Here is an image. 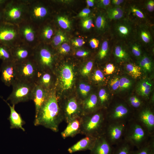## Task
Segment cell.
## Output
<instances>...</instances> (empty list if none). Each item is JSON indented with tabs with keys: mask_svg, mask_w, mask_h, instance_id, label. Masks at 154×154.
Wrapping results in <instances>:
<instances>
[{
	"mask_svg": "<svg viewBox=\"0 0 154 154\" xmlns=\"http://www.w3.org/2000/svg\"><path fill=\"white\" fill-rule=\"evenodd\" d=\"M63 120L55 92L52 91L35 116L34 125H41L57 132L59 125Z\"/></svg>",
	"mask_w": 154,
	"mask_h": 154,
	"instance_id": "cell-1",
	"label": "cell"
},
{
	"mask_svg": "<svg viewBox=\"0 0 154 154\" xmlns=\"http://www.w3.org/2000/svg\"><path fill=\"white\" fill-rule=\"evenodd\" d=\"M80 134L98 138L104 135L108 124L106 112L98 110L81 117Z\"/></svg>",
	"mask_w": 154,
	"mask_h": 154,
	"instance_id": "cell-2",
	"label": "cell"
},
{
	"mask_svg": "<svg viewBox=\"0 0 154 154\" xmlns=\"http://www.w3.org/2000/svg\"><path fill=\"white\" fill-rule=\"evenodd\" d=\"M151 136L146 128L134 118L127 122L123 139L138 149L149 140Z\"/></svg>",
	"mask_w": 154,
	"mask_h": 154,
	"instance_id": "cell-3",
	"label": "cell"
},
{
	"mask_svg": "<svg viewBox=\"0 0 154 154\" xmlns=\"http://www.w3.org/2000/svg\"><path fill=\"white\" fill-rule=\"evenodd\" d=\"M29 0H8L3 9V21L18 25L27 19Z\"/></svg>",
	"mask_w": 154,
	"mask_h": 154,
	"instance_id": "cell-4",
	"label": "cell"
},
{
	"mask_svg": "<svg viewBox=\"0 0 154 154\" xmlns=\"http://www.w3.org/2000/svg\"><path fill=\"white\" fill-rule=\"evenodd\" d=\"M35 83L16 80L12 84V91L6 100L12 105L32 100Z\"/></svg>",
	"mask_w": 154,
	"mask_h": 154,
	"instance_id": "cell-5",
	"label": "cell"
},
{
	"mask_svg": "<svg viewBox=\"0 0 154 154\" xmlns=\"http://www.w3.org/2000/svg\"><path fill=\"white\" fill-rule=\"evenodd\" d=\"M16 63V80L35 84L40 71L33 56Z\"/></svg>",
	"mask_w": 154,
	"mask_h": 154,
	"instance_id": "cell-6",
	"label": "cell"
},
{
	"mask_svg": "<svg viewBox=\"0 0 154 154\" xmlns=\"http://www.w3.org/2000/svg\"><path fill=\"white\" fill-rule=\"evenodd\" d=\"M18 26L21 42L34 49L40 43L38 38L39 26L28 19Z\"/></svg>",
	"mask_w": 154,
	"mask_h": 154,
	"instance_id": "cell-7",
	"label": "cell"
},
{
	"mask_svg": "<svg viewBox=\"0 0 154 154\" xmlns=\"http://www.w3.org/2000/svg\"><path fill=\"white\" fill-rule=\"evenodd\" d=\"M127 105L122 102L116 103L106 112L108 122L127 123L133 118L135 112Z\"/></svg>",
	"mask_w": 154,
	"mask_h": 154,
	"instance_id": "cell-8",
	"label": "cell"
},
{
	"mask_svg": "<svg viewBox=\"0 0 154 154\" xmlns=\"http://www.w3.org/2000/svg\"><path fill=\"white\" fill-rule=\"evenodd\" d=\"M20 42L18 25L3 21L0 23V44L11 48Z\"/></svg>",
	"mask_w": 154,
	"mask_h": 154,
	"instance_id": "cell-9",
	"label": "cell"
},
{
	"mask_svg": "<svg viewBox=\"0 0 154 154\" xmlns=\"http://www.w3.org/2000/svg\"><path fill=\"white\" fill-rule=\"evenodd\" d=\"M40 43L34 49L33 58L40 72L46 69H50L52 66L54 58L50 49Z\"/></svg>",
	"mask_w": 154,
	"mask_h": 154,
	"instance_id": "cell-10",
	"label": "cell"
},
{
	"mask_svg": "<svg viewBox=\"0 0 154 154\" xmlns=\"http://www.w3.org/2000/svg\"><path fill=\"white\" fill-rule=\"evenodd\" d=\"M49 13L48 8L40 1L29 0L27 19L38 26L42 24Z\"/></svg>",
	"mask_w": 154,
	"mask_h": 154,
	"instance_id": "cell-11",
	"label": "cell"
},
{
	"mask_svg": "<svg viewBox=\"0 0 154 154\" xmlns=\"http://www.w3.org/2000/svg\"><path fill=\"white\" fill-rule=\"evenodd\" d=\"M127 123H108L104 135L113 146L117 144L123 139Z\"/></svg>",
	"mask_w": 154,
	"mask_h": 154,
	"instance_id": "cell-12",
	"label": "cell"
},
{
	"mask_svg": "<svg viewBox=\"0 0 154 154\" xmlns=\"http://www.w3.org/2000/svg\"><path fill=\"white\" fill-rule=\"evenodd\" d=\"M144 107L134 112L133 118L146 128L151 136H154L153 111L150 107Z\"/></svg>",
	"mask_w": 154,
	"mask_h": 154,
	"instance_id": "cell-13",
	"label": "cell"
},
{
	"mask_svg": "<svg viewBox=\"0 0 154 154\" xmlns=\"http://www.w3.org/2000/svg\"><path fill=\"white\" fill-rule=\"evenodd\" d=\"M16 62L13 61L3 62L0 68L1 79L7 86H12L16 79Z\"/></svg>",
	"mask_w": 154,
	"mask_h": 154,
	"instance_id": "cell-14",
	"label": "cell"
},
{
	"mask_svg": "<svg viewBox=\"0 0 154 154\" xmlns=\"http://www.w3.org/2000/svg\"><path fill=\"white\" fill-rule=\"evenodd\" d=\"M11 49L13 60L16 63L29 59L33 56L34 49L21 42Z\"/></svg>",
	"mask_w": 154,
	"mask_h": 154,
	"instance_id": "cell-15",
	"label": "cell"
},
{
	"mask_svg": "<svg viewBox=\"0 0 154 154\" xmlns=\"http://www.w3.org/2000/svg\"><path fill=\"white\" fill-rule=\"evenodd\" d=\"M62 115L64 120L67 123L73 119L82 116V111L75 98H72L67 101Z\"/></svg>",
	"mask_w": 154,
	"mask_h": 154,
	"instance_id": "cell-16",
	"label": "cell"
},
{
	"mask_svg": "<svg viewBox=\"0 0 154 154\" xmlns=\"http://www.w3.org/2000/svg\"><path fill=\"white\" fill-rule=\"evenodd\" d=\"M51 92V91H50ZM50 92L40 86L35 84L32 94V100L35 106V116L39 110L47 100Z\"/></svg>",
	"mask_w": 154,
	"mask_h": 154,
	"instance_id": "cell-17",
	"label": "cell"
},
{
	"mask_svg": "<svg viewBox=\"0 0 154 154\" xmlns=\"http://www.w3.org/2000/svg\"><path fill=\"white\" fill-rule=\"evenodd\" d=\"M114 148L104 135L97 138L90 154H112Z\"/></svg>",
	"mask_w": 154,
	"mask_h": 154,
	"instance_id": "cell-18",
	"label": "cell"
},
{
	"mask_svg": "<svg viewBox=\"0 0 154 154\" xmlns=\"http://www.w3.org/2000/svg\"><path fill=\"white\" fill-rule=\"evenodd\" d=\"M74 77L73 70L71 66L66 64L62 68L60 72V80L63 90H67L71 88Z\"/></svg>",
	"mask_w": 154,
	"mask_h": 154,
	"instance_id": "cell-19",
	"label": "cell"
},
{
	"mask_svg": "<svg viewBox=\"0 0 154 154\" xmlns=\"http://www.w3.org/2000/svg\"><path fill=\"white\" fill-rule=\"evenodd\" d=\"M97 138L86 136L69 147L68 151L70 154L77 152L90 150L94 146Z\"/></svg>",
	"mask_w": 154,
	"mask_h": 154,
	"instance_id": "cell-20",
	"label": "cell"
},
{
	"mask_svg": "<svg viewBox=\"0 0 154 154\" xmlns=\"http://www.w3.org/2000/svg\"><path fill=\"white\" fill-rule=\"evenodd\" d=\"M0 97L7 104L10 108V113L8 119L10 122V129H21L25 131V129L23 126L25 123V122L22 119L20 114L18 113L15 110V105L11 106L2 97L0 96Z\"/></svg>",
	"mask_w": 154,
	"mask_h": 154,
	"instance_id": "cell-21",
	"label": "cell"
},
{
	"mask_svg": "<svg viewBox=\"0 0 154 154\" xmlns=\"http://www.w3.org/2000/svg\"><path fill=\"white\" fill-rule=\"evenodd\" d=\"M81 117L77 118L67 123L65 129L61 133L64 139L68 137H73L80 133L81 125Z\"/></svg>",
	"mask_w": 154,
	"mask_h": 154,
	"instance_id": "cell-22",
	"label": "cell"
},
{
	"mask_svg": "<svg viewBox=\"0 0 154 154\" xmlns=\"http://www.w3.org/2000/svg\"><path fill=\"white\" fill-rule=\"evenodd\" d=\"M99 103L100 104L99 99L96 94L90 95L83 102V115L90 114L98 110L97 109Z\"/></svg>",
	"mask_w": 154,
	"mask_h": 154,
	"instance_id": "cell-23",
	"label": "cell"
},
{
	"mask_svg": "<svg viewBox=\"0 0 154 154\" xmlns=\"http://www.w3.org/2000/svg\"><path fill=\"white\" fill-rule=\"evenodd\" d=\"M38 38L40 43L50 41L52 39L54 34L53 28L49 25L39 26Z\"/></svg>",
	"mask_w": 154,
	"mask_h": 154,
	"instance_id": "cell-24",
	"label": "cell"
},
{
	"mask_svg": "<svg viewBox=\"0 0 154 154\" xmlns=\"http://www.w3.org/2000/svg\"><path fill=\"white\" fill-rule=\"evenodd\" d=\"M39 72L35 84L48 90L52 84V76L48 72Z\"/></svg>",
	"mask_w": 154,
	"mask_h": 154,
	"instance_id": "cell-25",
	"label": "cell"
},
{
	"mask_svg": "<svg viewBox=\"0 0 154 154\" xmlns=\"http://www.w3.org/2000/svg\"><path fill=\"white\" fill-rule=\"evenodd\" d=\"M152 85L148 80L144 79L140 81L136 88L137 94L144 98H147L150 93Z\"/></svg>",
	"mask_w": 154,
	"mask_h": 154,
	"instance_id": "cell-26",
	"label": "cell"
},
{
	"mask_svg": "<svg viewBox=\"0 0 154 154\" xmlns=\"http://www.w3.org/2000/svg\"><path fill=\"white\" fill-rule=\"evenodd\" d=\"M115 146L112 154H131L134 147L124 139Z\"/></svg>",
	"mask_w": 154,
	"mask_h": 154,
	"instance_id": "cell-27",
	"label": "cell"
},
{
	"mask_svg": "<svg viewBox=\"0 0 154 154\" xmlns=\"http://www.w3.org/2000/svg\"><path fill=\"white\" fill-rule=\"evenodd\" d=\"M131 154H154V136L151 137L145 144L136 150H133Z\"/></svg>",
	"mask_w": 154,
	"mask_h": 154,
	"instance_id": "cell-28",
	"label": "cell"
},
{
	"mask_svg": "<svg viewBox=\"0 0 154 154\" xmlns=\"http://www.w3.org/2000/svg\"><path fill=\"white\" fill-rule=\"evenodd\" d=\"M115 29L117 34L122 38H126L130 35L131 31V27L125 23H119L115 26Z\"/></svg>",
	"mask_w": 154,
	"mask_h": 154,
	"instance_id": "cell-29",
	"label": "cell"
},
{
	"mask_svg": "<svg viewBox=\"0 0 154 154\" xmlns=\"http://www.w3.org/2000/svg\"><path fill=\"white\" fill-rule=\"evenodd\" d=\"M139 66L142 70L145 72L151 71L153 66V63L151 58L146 55L141 57L138 61Z\"/></svg>",
	"mask_w": 154,
	"mask_h": 154,
	"instance_id": "cell-30",
	"label": "cell"
},
{
	"mask_svg": "<svg viewBox=\"0 0 154 154\" xmlns=\"http://www.w3.org/2000/svg\"><path fill=\"white\" fill-rule=\"evenodd\" d=\"M107 16L111 20H117L122 18L124 15L123 9L119 6L109 9L107 12Z\"/></svg>",
	"mask_w": 154,
	"mask_h": 154,
	"instance_id": "cell-31",
	"label": "cell"
},
{
	"mask_svg": "<svg viewBox=\"0 0 154 154\" xmlns=\"http://www.w3.org/2000/svg\"><path fill=\"white\" fill-rule=\"evenodd\" d=\"M125 68L129 74L133 78H139L142 75V70L141 68L135 64H126Z\"/></svg>",
	"mask_w": 154,
	"mask_h": 154,
	"instance_id": "cell-32",
	"label": "cell"
},
{
	"mask_svg": "<svg viewBox=\"0 0 154 154\" xmlns=\"http://www.w3.org/2000/svg\"><path fill=\"white\" fill-rule=\"evenodd\" d=\"M0 59L3 62L13 61L10 47L0 44Z\"/></svg>",
	"mask_w": 154,
	"mask_h": 154,
	"instance_id": "cell-33",
	"label": "cell"
},
{
	"mask_svg": "<svg viewBox=\"0 0 154 154\" xmlns=\"http://www.w3.org/2000/svg\"><path fill=\"white\" fill-rule=\"evenodd\" d=\"M114 54L116 58L121 61L126 60L129 57L128 54L125 49L120 45H117L115 46Z\"/></svg>",
	"mask_w": 154,
	"mask_h": 154,
	"instance_id": "cell-34",
	"label": "cell"
},
{
	"mask_svg": "<svg viewBox=\"0 0 154 154\" xmlns=\"http://www.w3.org/2000/svg\"><path fill=\"white\" fill-rule=\"evenodd\" d=\"M127 102L130 108L136 110L137 111L143 107V101L135 96L129 97L127 99Z\"/></svg>",
	"mask_w": 154,
	"mask_h": 154,
	"instance_id": "cell-35",
	"label": "cell"
},
{
	"mask_svg": "<svg viewBox=\"0 0 154 154\" xmlns=\"http://www.w3.org/2000/svg\"><path fill=\"white\" fill-rule=\"evenodd\" d=\"M95 24L97 29L103 31L107 28L108 24L105 16L103 14H100L97 17Z\"/></svg>",
	"mask_w": 154,
	"mask_h": 154,
	"instance_id": "cell-36",
	"label": "cell"
},
{
	"mask_svg": "<svg viewBox=\"0 0 154 154\" xmlns=\"http://www.w3.org/2000/svg\"><path fill=\"white\" fill-rule=\"evenodd\" d=\"M66 40V38L62 32L59 31L56 33L51 41L53 46H57Z\"/></svg>",
	"mask_w": 154,
	"mask_h": 154,
	"instance_id": "cell-37",
	"label": "cell"
},
{
	"mask_svg": "<svg viewBox=\"0 0 154 154\" xmlns=\"http://www.w3.org/2000/svg\"><path fill=\"white\" fill-rule=\"evenodd\" d=\"M139 36L142 42L145 44H150L152 41L150 32L145 27L141 28L139 31Z\"/></svg>",
	"mask_w": 154,
	"mask_h": 154,
	"instance_id": "cell-38",
	"label": "cell"
},
{
	"mask_svg": "<svg viewBox=\"0 0 154 154\" xmlns=\"http://www.w3.org/2000/svg\"><path fill=\"white\" fill-rule=\"evenodd\" d=\"M56 21L58 25L63 29H68L70 28V22L65 17L58 16L56 18Z\"/></svg>",
	"mask_w": 154,
	"mask_h": 154,
	"instance_id": "cell-39",
	"label": "cell"
},
{
	"mask_svg": "<svg viewBox=\"0 0 154 154\" xmlns=\"http://www.w3.org/2000/svg\"><path fill=\"white\" fill-rule=\"evenodd\" d=\"M100 106H105L109 101L108 94L104 89H102L100 90L98 94Z\"/></svg>",
	"mask_w": 154,
	"mask_h": 154,
	"instance_id": "cell-40",
	"label": "cell"
},
{
	"mask_svg": "<svg viewBox=\"0 0 154 154\" xmlns=\"http://www.w3.org/2000/svg\"><path fill=\"white\" fill-rule=\"evenodd\" d=\"M108 42L105 40L102 42L98 54V57L100 59H103L106 57L108 53Z\"/></svg>",
	"mask_w": 154,
	"mask_h": 154,
	"instance_id": "cell-41",
	"label": "cell"
},
{
	"mask_svg": "<svg viewBox=\"0 0 154 154\" xmlns=\"http://www.w3.org/2000/svg\"><path fill=\"white\" fill-rule=\"evenodd\" d=\"M131 84V81L128 78L122 77L119 79V88L121 90H125L130 87Z\"/></svg>",
	"mask_w": 154,
	"mask_h": 154,
	"instance_id": "cell-42",
	"label": "cell"
},
{
	"mask_svg": "<svg viewBox=\"0 0 154 154\" xmlns=\"http://www.w3.org/2000/svg\"><path fill=\"white\" fill-rule=\"evenodd\" d=\"M131 52L136 57L140 56L141 54V51L139 44L135 43L131 46Z\"/></svg>",
	"mask_w": 154,
	"mask_h": 154,
	"instance_id": "cell-43",
	"label": "cell"
},
{
	"mask_svg": "<svg viewBox=\"0 0 154 154\" xmlns=\"http://www.w3.org/2000/svg\"><path fill=\"white\" fill-rule=\"evenodd\" d=\"M93 66V62L91 61L88 62L82 68L81 71V74L83 76L88 75L92 70Z\"/></svg>",
	"mask_w": 154,
	"mask_h": 154,
	"instance_id": "cell-44",
	"label": "cell"
},
{
	"mask_svg": "<svg viewBox=\"0 0 154 154\" xmlns=\"http://www.w3.org/2000/svg\"><path fill=\"white\" fill-rule=\"evenodd\" d=\"M82 25L84 28L88 30L94 27L92 18L89 17L86 18L83 21Z\"/></svg>",
	"mask_w": 154,
	"mask_h": 154,
	"instance_id": "cell-45",
	"label": "cell"
},
{
	"mask_svg": "<svg viewBox=\"0 0 154 154\" xmlns=\"http://www.w3.org/2000/svg\"><path fill=\"white\" fill-rule=\"evenodd\" d=\"M119 79L116 77L111 79L110 82V85L114 90H116L119 88Z\"/></svg>",
	"mask_w": 154,
	"mask_h": 154,
	"instance_id": "cell-46",
	"label": "cell"
},
{
	"mask_svg": "<svg viewBox=\"0 0 154 154\" xmlns=\"http://www.w3.org/2000/svg\"><path fill=\"white\" fill-rule=\"evenodd\" d=\"M93 79L95 81L100 82L104 79V76L102 72L100 70H96L93 76Z\"/></svg>",
	"mask_w": 154,
	"mask_h": 154,
	"instance_id": "cell-47",
	"label": "cell"
},
{
	"mask_svg": "<svg viewBox=\"0 0 154 154\" xmlns=\"http://www.w3.org/2000/svg\"><path fill=\"white\" fill-rule=\"evenodd\" d=\"M70 49V47L66 43H63L59 48V52L61 54H64L69 52Z\"/></svg>",
	"mask_w": 154,
	"mask_h": 154,
	"instance_id": "cell-48",
	"label": "cell"
},
{
	"mask_svg": "<svg viewBox=\"0 0 154 154\" xmlns=\"http://www.w3.org/2000/svg\"><path fill=\"white\" fill-rule=\"evenodd\" d=\"M115 68L113 64L109 63L107 64L104 68V71L106 74H112L114 72Z\"/></svg>",
	"mask_w": 154,
	"mask_h": 154,
	"instance_id": "cell-49",
	"label": "cell"
},
{
	"mask_svg": "<svg viewBox=\"0 0 154 154\" xmlns=\"http://www.w3.org/2000/svg\"><path fill=\"white\" fill-rule=\"evenodd\" d=\"M131 11L135 15L141 19L145 18L143 12L138 8L135 7H131Z\"/></svg>",
	"mask_w": 154,
	"mask_h": 154,
	"instance_id": "cell-50",
	"label": "cell"
},
{
	"mask_svg": "<svg viewBox=\"0 0 154 154\" xmlns=\"http://www.w3.org/2000/svg\"><path fill=\"white\" fill-rule=\"evenodd\" d=\"M72 44L75 46L80 47L84 44L85 42L82 39L77 38L72 40Z\"/></svg>",
	"mask_w": 154,
	"mask_h": 154,
	"instance_id": "cell-51",
	"label": "cell"
},
{
	"mask_svg": "<svg viewBox=\"0 0 154 154\" xmlns=\"http://www.w3.org/2000/svg\"><path fill=\"white\" fill-rule=\"evenodd\" d=\"M90 12L91 11L90 9L85 8L79 13L78 16L82 18H87L90 13Z\"/></svg>",
	"mask_w": 154,
	"mask_h": 154,
	"instance_id": "cell-52",
	"label": "cell"
},
{
	"mask_svg": "<svg viewBox=\"0 0 154 154\" xmlns=\"http://www.w3.org/2000/svg\"><path fill=\"white\" fill-rule=\"evenodd\" d=\"M89 44L90 46L92 48H95L98 47L99 41L96 38H93L90 40Z\"/></svg>",
	"mask_w": 154,
	"mask_h": 154,
	"instance_id": "cell-53",
	"label": "cell"
},
{
	"mask_svg": "<svg viewBox=\"0 0 154 154\" xmlns=\"http://www.w3.org/2000/svg\"><path fill=\"white\" fill-rule=\"evenodd\" d=\"M147 9L149 11L152 12L154 10V1L153 0H149L147 2L146 4Z\"/></svg>",
	"mask_w": 154,
	"mask_h": 154,
	"instance_id": "cell-54",
	"label": "cell"
},
{
	"mask_svg": "<svg viewBox=\"0 0 154 154\" xmlns=\"http://www.w3.org/2000/svg\"><path fill=\"white\" fill-rule=\"evenodd\" d=\"M110 0H100L99 1V6L103 8H106L108 7L111 3Z\"/></svg>",
	"mask_w": 154,
	"mask_h": 154,
	"instance_id": "cell-55",
	"label": "cell"
},
{
	"mask_svg": "<svg viewBox=\"0 0 154 154\" xmlns=\"http://www.w3.org/2000/svg\"><path fill=\"white\" fill-rule=\"evenodd\" d=\"M89 52L84 50H81L78 51L76 53V55L79 57H84L87 56Z\"/></svg>",
	"mask_w": 154,
	"mask_h": 154,
	"instance_id": "cell-56",
	"label": "cell"
},
{
	"mask_svg": "<svg viewBox=\"0 0 154 154\" xmlns=\"http://www.w3.org/2000/svg\"><path fill=\"white\" fill-rule=\"evenodd\" d=\"M124 1L123 0H112L111 1V3L116 6H118L122 4Z\"/></svg>",
	"mask_w": 154,
	"mask_h": 154,
	"instance_id": "cell-57",
	"label": "cell"
},
{
	"mask_svg": "<svg viewBox=\"0 0 154 154\" xmlns=\"http://www.w3.org/2000/svg\"><path fill=\"white\" fill-rule=\"evenodd\" d=\"M86 84L83 83L79 85V89L81 94L83 96L85 90Z\"/></svg>",
	"mask_w": 154,
	"mask_h": 154,
	"instance_id": "cell-58",
	"label": "cell"
},
{
	"mask_svg": "<svg viewBox=\"0 0 154 154\" xmlns=\"http://www.w3.org/2000/svg\"><path fill=\"white\" fill-rule=\"evenodd\" d=\"M90 86L89 85H86L85 90L82 96L84 97L86 96L87 95L88 93L90 91Z\"/></svg>",
	"mask_w": 154,
	"mask_h": 154,
	"instance_id": "cell-59",
	"label": "cell"
},
{
	"mask_svg": "<svg viewBox=\"0 0 154 154\" xmlns=\"http://www.w3.org/2000/svg\"><path fill=\"white\" fill-rule=\"evenodd\" d=\"M86 2L87 5L90 7L94 6V0H87Z\"/></svg>",
	"mask_w": 154,
	"mask_h": 154,
	"instance_id": "cell-60",
	"label": "cell"
},
{
	"mask_svg": "<svg viewBox=\"0 0 154 154\" xmlns=\"http://www.w3.org/2000/svg\"><path fill=\"white\" fill-rule=\"evenodd\" d=\"M8 0H0V8H3Z\"/></svg>",
	"mask_w": 154,
	"mask_h": 154,
	"instance_id": "cell-61",
	"label": "cell"
},
{
	"mask_svg": "<svg viewBox=\"0 0 154 154\" xmlns=\"http://www.w3.org/2000/svg\"><path fill=\"white\" fill-rule=\"evenodd\" d=\"M3 8H0V23L3 21Z\"/></svg>",
	"mask_w": 154,
	"mask_h": 154,
	"instance_id": "cell-62",
	"label": "cell"
}]
</instances>
